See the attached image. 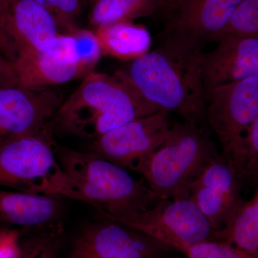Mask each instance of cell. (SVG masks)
I'll return each mask as SVG.
<instances>
[{"mask_svg":"<svg viewBox=\"0 0 258 258\" xmlns=\"http://www.w3.org/2000/svg\"><path fill=\"white\" fill-rule=\"evenodd\" d=\"M202 50L177 37L164 36L159 47L116 73L159 110L176 112L184 121L208 128Z\"/></svg>","mask_w":258,"mask_h":258,"instance_id":"1","label":"cell"},{"mask_svg":"<svg viewBox=\"0 0 258 258\" xmlns=\"http://www.w3.org/2000/svg\"><path fill=\"white\" fill-rule=\"evenodd\" d=\"M56 155L67 179L68 198L91 205L100 218L121 223L147 211L159 202L143 178L98 157L55 146Z\"/></svg>","mask_w":258,"mask_h":258,"instance_id":"2","label":"cell"},{"mask_svg":"<svg viewBox=\"0 0 258 258\" xmlns=\"http://www.w3.org/2000/svg\"><path fill=\"white\" fill-rule=\"evenodd\" d=\"M159 111L119 75L93 71L62 104L55 122L63 131L94 139L112 129Z\"/></svg>","mask_w":258,"mask_h":258,"instance_id":"3","label":"cell"},{"mask_svg":"<svg viewBox=\"0 0 258 258\" xmlns=\"http://www.w3.org/2000/svg\"><path fill=\"white\" fill-rule=\"evenodd\" d=\"M218 154L208 128L176 122L164 141L137 161L134 171L159 200L186 198L190 185Z\"/></svg>","mask_w":258,"mask_h":258,"instance_id":"4","label":"cell"},{"mask_svg":"<svg viewBox=\"0 0 258 258\" xmlns=\"http://www.w3.org/2000/svg\"><path fill=\"white\" fill-rule=\"evenodd\" d=\"M0 187L68 198L67 179L53 140L30 137L0 147Z\"/></svg>","mask_w":258,"mask_h":258,"instance_id":"5","label":"cell"},{"mask_svg":"<svg viewBox=\"0 0 258 258\" xmlns=\"http://www.w3.org/2000/svg\"><path fill=\"white\" fill-rule=\"evenodd\" d=\"M258 118V74L206 93V120L222 147L221 155L240 171L246 131Z\"/></svg>","mask_w":258,"mask_h":258,"instance_id":"6","label":"cell"},{"mask_svg":"<svg viewBox=\"0 0 258 258\" xmlns=\"http://www.w3.org/2000/svg\"><path fill=\"white\" fill-rule=\"evenodd\" d=\"M63 102L48 87L0 89V147L30 137L51 138V127Z\"/></svg>","mask_w":258,"mask_h":258,"instance_id":"7","label":"cell"},{"mask_svg":"<svg viewBox=\"0 0 258 258\" xmlns=\"http://www.w3.org/2000/svg\"><path fill=\"white\" fill-rule=\"evenodd\" d=\"M184 253L199 242L215 240L217 230L190 197L163 199L129 221L121 222Z\"/></svg>","mask_w":258,"mask_h":258,"instance_id":"8","label":"cell"},{"mask_svg":"<svg viewBox=\"0 0 258 258\" xmlns=\"http://www.w3.org/2000/svg\"><path fill=\"white\" fill-rule=\"evenodd\" d=\"M100 219L83 227L69 258H165L174 250L128 226Z\"/></svg>","mask_w":258,"mask_h":258,"instance_id":"9","label":"cell"},{"mask_svg":"<svg viewBox=\"0 0 258 258\" xmlns=\"http://www.w3.org/2000/svg\"><path fill=\"white\" fill-rule=\"evenodd\" d=\"M61 33L53 15L35 0H10L0 22V52L12 63L24 52L50 50Z\"/></svg>","mask_w":258,"mask_h":258,"instance_id":"10","label":"cell"},{"mask_svg":"<svg viewBox=\"0 0 258 258\" xmlns=\"http://www.w3.org/2000/svg\"><path fill=\"white\" fill-rule=\"evenodd\" d=\"M169 113L159 110L126 122L93 139L89 152L134 171L137 161L166 138L171 124Z\"/></svg>","mask_w":258,"mask_h":258,"instance_id":"11","label":"cell"},{"mask_svg":"<svg viewBox=\"0 0 258 258\" xmlns=\"http://www.w3.org/2000/svg\"><path fill=\"white\" fill-rule=\"evenodd\" d=\"M240 182L230 163L219 154L190 185V198L217 231L242 200Z\"/></svg>","mask_w":258,"mask_h":258,"instance_id":"12","label":"cell"},{"mask_svg":"<svg viewBox=\"0 0 258 258\" xmlns=\"http://www.w3.org/2000/svg\"><path fill=\"white\" fill-rule=\"evenodd\" d=\"M216 42L200 59L205 93L258 74V38L225 36Z\"/></svg>","mask_w":258,"mask_h":258,"instance_id":"13","label":"cell"},{"mask_svg":"<svg viewBox=\"0 0 258 258\" xmlns=\"http://www.w3.org/2000/svg\"><path fill=\"white\" fill-rule=\"evenodd\" d=\"M242 0H185L171 15L164 36L177 37L203 49L216 42Z\"/></svg>","mask_w":258,"mask_h":258,"instance_id":"14","label":"cell"},{"mask_svg":"<svg viewBox=\"0 0 258 258\" xmlns=\"http://www.w3.org/2000/svg\"><path fill=\"white\" fill-rule=\"evenodd\" d=\"M12 64L19 86L26 88L48 87L88 75L81 66L70 60L57 42L50 50L20 54Z\"/></svg>","mask_w":258,"mask_h":258,"instance_id":"15","label":"cell"},{"mask_svg":"<svg viewBox=\"0 0 258 258\" xmlns=\"http://www.w3.org/2000/svg\"><path fill=\"white\" fill-rule=\"evenodd\" d=\"M60 198L0 189V222L28 227L50 225L60 213Z\"/></svg>","mask_w":258,"mask_h":258,"instance_id":"16","label":"cell"},{"mask_svg":"<svg viewBox=\"0 0 258 258\" xmlns=\"http://www.w3.org/2000/svg\"><path fill=\"white\" fill-rule=\"evenodd\" d=\"M103 55L132 60L151 50L152 38L147 28L133 22H122L96 28Z\"/></svg>","mask_w":258,"mask_h":258,"instance_id":"17","label":"cell"},{"mask_svg":"<svg viewBox=\"0 0 258 258\" xmlns=\"http://www.w3.org/2000/svg\"><path fill=\"white\" fill-rule=\"evenodd\" d=\"M215 240L226 242L247 253L258 256V191L250 200H241L225 220Z\"/></svg>","mask_w":258,"mask_h":258,"instance_id":"18","label":"cell"},{"mask_svg":"<svg viewBox=\"0 0 258 258\" xmlns=\"http://www.w3.org/2000/svg\"><path fill=\"white\" fill-rule=\"evenodd\" d=\"M87 4L90 23L98 28L154 15L163 0H88Z\"/></svg>","mask_w":258,"mask_h":258,"instance_id":"19","label":"cell"},{"mask_svg":"<svg viewBox=\"0 0 258 258\" xmlns=\"http://www.w3.org/2000/svg\"><path fill=\"white\" fill-rule=\"evenodd\" d=\"M57 45L70 60L81 66L88 74L94 71L103 55L96 32L85 29L76 28L61 33Z\"/></svg>","mask_w":258,"mask_h":258,"instance_id":"20","label":"cell"},{"mask_svg":"<svg viewBox=\"0 0 258 258\" xmlns=\"http://www.w3.org/2000/svg\"><path fill=\"white\" fill-rule=\"evenodd\" d=\"M63 229L60 224L44 226L42 232L21 240L22 258H57Z\"/></svg>","mask_w":258,"mask_h":258,"instance_id":"21","label":"cell"},{"mask_svg":"<svg viewBox=\"0 0 258 258\" xmlns=\"http://www.w3.org/2000/svg\"><path fill=\"white\" fill-rule=\"evenodd\" d=\"M225 36L258 38V0L241 1L227 20L217 41Z\"/></svg>","mask_w":258,"mask_h":258,"instance_id":"22","label":"cell"},{"mask_svg":"<svg viewBox=\"0 0 258 258\" xmlns=\"http://www.w3.org/2000/svg\"><path fill=\"white\" fill-rule=\"evenodd\" d=\"M50 12L57 20L61 30L67 32L76 28V19L88 0H35Z\"/></svg>","mask_w":258,"mask_h":258,"instance_id":"23","label":"cell"},{"mask_svg":"<svg viewBox=\"0 0 258 258\" xmlns=\"http://www.w3.org/2000/svg\"><path fill=\"white\" fill-rule=\"evenodd\" d=\"M184 254L187 258H258L220 241H205L192 244Z\"/></svg>","mask_w":258,"mask_h":258,"instance_id":"24","label":"cell"},{"mask_svg":"<svg viewBox=\"0 0 258 258\" xmlns=\"http://www.w3.org/2000/svg\"><path fill=\"white\" fill-rule=\"evenodd\" d=\"M244 177L255 180L258 171V118L246 131L243 139Z\"/></svg>","mask_w":258,"mask_h":258,"instance_id":"25","label":"cell"},{"mask_svg":"<svg viewBox=\"0 0 258 258\" xmlns=\"http://www.w3.org/2000/svg\"><path fill=\"white\" fill-rule=\"evenodd\" d=\"M18 85V80L13 64L0 54V89Z\"/></svg>","mask_w":258,"mask_h":258,"instance_id":"26","label":"cell"},{"mask_svg":"<svg viewBox=\"0 0 258 258\" xmlns=\"http://www.w3.org/2000/svg\"><path fill=\"white\" fill-rule=\"evenodd\" d=\"M20 237H16L0 246V258H22Z\"/></svg>","mask_w":258,"mask_h":258,"instance_id":"27","label":"cell"},{"mask_svg":"<svg viewBox=\"0 0 258 258\" xmlns=\"http://www.w3.org/2000/svg\"><path fill=\"white\" fill-rule=\"evenodd\" d=\"M20 233L18 230H10V229H1L0 230V246L6 242L20 237Z\"/></svg>","mask_w":258,"mask_h":258,"instance_id":"28","label":"cell"},{"mask_svg":"<svg viewBox=\"0 0 258 258\" xmlns=\"http://www.w3.org/2000/svg\"><path fill=\"white\" fill-rule=\"evenodd\" d=\"M185 0H163L162 9L172 15L183 4Z\"/></svg>","mask_w":258,"mask_h":258,"instance_id":"29","label":"cell"},{"mask_svg":"<svg viewBox=\"0 0 258 258\" xmlns=\"http://www.w3.org/2000/svg\"><path fill=\"white\" fill-rule=\"evenodd\" d=\"M9 2L10 0H0V22H1L2 18H3L5 10H6L7 8H8ZM1 34H0V49H1Z\"/></svg>","mask_w":258,"mask_h":258,"instance_id":"30","label":"cell"}]
</instances>
